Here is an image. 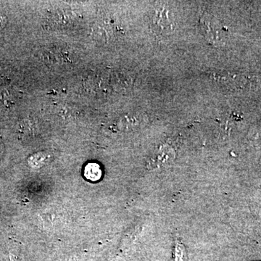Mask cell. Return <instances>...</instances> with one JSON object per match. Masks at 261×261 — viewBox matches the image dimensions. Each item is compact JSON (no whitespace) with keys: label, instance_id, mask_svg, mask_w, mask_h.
<instances>
[{"label":"cell","instance_id":"cell-4","mask_svg":"<svg viewBox=\"0 0 261 261\" xmlns=\"http://www.w3.org/2000/svg\"><path fill=\"white\" fill-rule=\"evenodd\" d=\"M84 176L90 181H97L102 176L100 166L97 163H89L84 169Z\"/></svg>","mask_w":261,"mask_h":261},{"label":"cell","instance_id":"cell-7","mask_svg":"<svg viewBox=\"0 0 261 261\" xmlns=\"http://www.w3.org/2000/svg\"><path fill=\"white\" fill-rule=\"evenodd\" d=\"M7 23V18L4 15L0 14V31L2 30Z\"/></svg>","mask_w":261,"mask_h":261},{"label":"cell","instance_id":"cell-5","mask_svg":"<svg viewBox=\"0 0 261 261\" xmlns=\"http://www.w3.org/2000/svg\"><path fill=\"white\" fill-rule=\"evenodd\" d=\"M174 261H187L186 248L181 243L176 241V246L173 250Z\"/></svg>","mask_w":261,"mask_h":261},{"label":"cell","instance_id":"cell-2","mask_svg":"<svg viewBox=\"0 0 261 261\" xmlns=\"http://www.w3.org/2000/svg\"><path fill=\"white\" fill-rule=\"evenodd\" d=\"M155 12L153 15L154 25H155L156 28L161 29V30H164V29H167L169 27H172V21L169 17V10L168 8H165L163 7L161 8H156Z\"/></svg>","mask_w":261,"mask_h":261},{"label":"cell","instance_id":"cell-6","mask_svg":"<svg viewBox=\"0 0 261 261\" xmlns=\"http://www.w3.org/2000/svg\"><path fill=\"white\" fill-rule=\"evenodd\" d=\"M47 160V155L45 153H39L34 154L31 159V161L34 165H42L43 163H45L46 161Z\"/></svg>","mask_w":261,"mask_h":261},{"label":"cell","instance_id":"cell-1","mask_svg":"<svg viewBox=\"0 0 261 261\" xmlns=\"http://www.w3.org/2000/svg\"><path fill=\"white\" fill-rule=\"evenodd\" d=\"M201 29L207 40L216 46H221L224 42V32L218 19L213 15H204L200 19Z\"/></svg>","mask_w":261,"mask_h":261},{"label":"cell","instance_id":"cell-3","mask_svg":"<svg viewBox=\"0 0 261 261\" xmlns=\"http://www.w3.org/2000/svg\"><path fill=\"white\" fill-rule=\"evenodd\" d=\"M174 151L168 145H163L149 161V166H161L174 159Z\"/></svg>","mask_w":261,"mask_h":261}]
</instances>
